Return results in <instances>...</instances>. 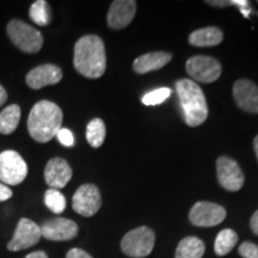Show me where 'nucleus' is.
<instances>
[{
    "instance_id": "f257e3e1",
    "label": "nucleus",
    "mask_w": 258,
    "mask_h": 258,
    "mask_svg": "<svg viewBox=\"0 0 258 258\" xmlns=\"http://www.w3.org/2000/svg\"><path fill=\"white\" fill-rule=\"evenodd\" d=\"M74 69L90 79L102 77L106 69L104 42L97 35H86L74 46Z\"/></svg>"
},
{
    "instance_id": "f03ea898",
    "label": "nucleus",
    "mask_w": 258,
    "mask_h": 258,
    "mask_svg": "<svg viewBox=\"0 0 258 258\" xmlns=\"http://www.w3.org/2000/svg\"><path fill=\"white\" fill-rule=\"evenodd\" d=\"M62 110L50 101H40L32 106L28 117V131L35 141L46 144L56 137L62 124Z\"/></svg>"
},
{
    "instance_id": "7ed1b4c3",
    "label": "nucleus",
    "mask_w": 258,
    "mask_h": 258,
    "mask_svg": "<svg viewBox=\"0 0 258 258\" xmlns=\"http://www.w3.org/2000/svg\"><path fill=\"white\" fill-rule=\"evenodd\" d=\"M176 91L186 124L190 127H198L207 120V101L198 84L191 79H180L176 82Z\"/></svg>"
},
{
    "instance_id": "20e7f679",
    "label": "nucleus",
    "mask_w": 258,
    "mask_h": 258,
    "mask_svg": "<svg viewBox=\"0 0 258 258\" xmlns=\"http://www.w3.org/2000/svg\"><path fill=\"white\" fill-rule=\"evenodd\" d=\"M6 32L12 43L24 53H38L43 46V36L41 32L19 19L10 21Z\"/></svg>"
},
{
    "instance_id": "39448f33",
    "label": "nucleus",
    "mask_w": 258,
    "mask_h": 258,
    "mask_svg": "<svg viewBox=\"0 0 258 258\" xmlns=\"http://www.w3.org/2000/svg\"><path fill=\"white\" fill-rule=\"evenodd\" d=\"M154 241H156L154 232L150 227L141 226L124 235L121 241V249L129 257H146L152 252Z\"/></svg>"
},
{
    "instance_id": "423d86ee",
    "label": "nucleus",
    "mask_w": 258,
    "mask_h": 258,
    "mask_svg": "<svg viewBox=\"0 0 258 258\" xmlns=\"http://www.w3.org/2000/svg\"><path fill=\"white\" fill-rule=\"evenodd\" d=\"M28 176V165L16 151L0 153V180L5 185H18Z\"/></svg>"
},
{
    "instance_id": "0eeeda50",
    "label": "nucleus",
    "mask_w": 258,
    "mask_h": 258,
    "mask_svg": "<svg viewBox=\"0 0 258 258\" xmlns=\"http://www.w3.org/2000/svg\"><path fill=\"white\" fill-rule=\"evenodd\" d=\"M185 69L195 83H213L221 76V64L212 56L196 55L190 57L186 61Z\"/></svg>"
},
{
    "instance_id": "6e6552de",
    "label": "nucleus",
    "mask_w": 258,
    "mask_h": 258,
    "mask_svg": "<svg viewBox=\"0 0 258 258\" xmlns=\"http://www.w3.org/2000/svg\"><path fill=\"white\" fill-rule=\"evenodd\" d=\"M102 206L101 192L93 184H83L74 194L72 207L83 217H93Z\"/></svg>"
},
{
    "instance_id": "1a4fd4ad",
    "label": "nucleus",
    "mask_w": 258,
    "mask_h": 258,
    "mask_svg": "<svg viewBox=\"0 0 258 258\" xmlns=\"http://www.w3.org/2000/svg\"><path fill=\"white\" fill-rule=\"evenodd\" d=\"M42 237L41 227L30 219L22 218L19 220L14 237L8 244L10 251H22L36 245Z\"/></svg>"
},
{
    "instance_id": "9d476101",
    "label": "nucleus",
    "mask_w": 258,
    "mask_h": 258,
    "mask_svg": "<svg viewBox=\"0 0 258 258\" xmlns=\"http://www.w3.org/2000/svg\"><path fill=\"white\" fill-rule=\"evenodd\" d=\"M226 218L224 207L217 203L201 201L195 203L190 209L189 219L191 224L201 227H211L221 224Z\"/></svg>"
},
{
    "instance_id": "9b49d317",
    "label": "nucleus",
    "mask_w": 258,
    "mask_h": 258,
    "mask_svg": "<svg viewBox=\"0 0 258 258\" xmlns=\"http://www.w3.org/2000/svg\"><path fill=\"white\" fill-rule=\"evenodd\" d=\"M218 180L228 191H238L244 185V173L238 163L232 158L222 156L217 160Z\"/></svg>"
},
{
    "instance_id": "f8f14e48",
    "label": "nucleus",
    "mask_w": 258,
    "mask_h": 258,
    "mask_svg": "<svg viewBox=\"0 0 258 258\" xmlns=\"http://www.w3.org/2000/svg\"><path fill=\"white\" fill-rule=\"evenodd\" d=\"M78 232V225L64 218H54L41 226L42 237L53 241L71 240L77 237Z\"/></svg>"
},
{
    "instance_id": "ddd939ff",
    "label": "nucleus",
    "mask_w": 258,
    "mask_h": 258,
    "mask_svg": "<svg viewBox=\"0 0 258 258\" xmlns=\"http://www.w3.org/2000/svg\"><path fill=\"white\" fill-rule=\"evenodd\" d=\"M62 79V71L53 63H44L32 69L27 74V85L32 90H40L47 85H55Z\"/></svg>"
},
{
    "instance_id": "4468645a",
    "label": "nucleus",
    "mask_w": 258,
    "mask_h": 258,
    "mask_svg": "<svg viewBox=\"0 0 258 258\" xmlns=\"http://www.w3.org/2000/svg\"><path fill=\"white\" fill-rule=\"evenodd\" d=\"M137 12V3L134 0H115L111 3L106 16L108 25L115 30L128 27Z\"/></svg>"
},
{
    "instance_id": "2eb2a0df",
    "label": "nucleus",
    "mask_w": 258,
    "mask_h": 258,
    "mask_svg": "<svg viewBox=\"0 0 258 258\" xmlns=\"http://www.w3.org/2000/svg\"><path fill=\"white\" fill-rule=\"evenodd\" d=\"M233 97L241 110L258 114V86L247 79H239L233 85Z\"/></svg>"
},
{
    "instance_id": "dca6fc26",
    "label": "nucleus",
    "mask_w": 258,
    "mask_h": 258,
    "mask_svg": "<svg viewBox=\"0 0 258 258\" xmlns=\"http://www.w3.org/2000/svg\"><path fill=\"white\" fill-rule=\"evenodd\" d=\"M72 178V169L62 158H53L44 169V179L51 189H62Z\"/></svg>"
},
{
    "instance_id": "f3484780",
    "label": "nucleus",
    "mask_w": 258,
    "mask_h": 258,
    "mask_svg": "<svg viewBox=\"0 0 258 258\" xmlns=\"http://www.w3.org/2000/svg\"><path fill=\"white\" fill-rule=\"evenodd\" d=\"M172 59V54L166 51H151L135 59L133 69L139 74H145L152 71L163 69Z\"/></svg>"
},
{
    "instance_id": "a211bd4d",
    "label": "nucleus",
    "mask_w": 258,
    "mask_h": 258,
    "mask_svg": "<svg viewBox=\"0 0 258 258\" xmlns=\"http://www.w3.org/2000/svg\"><path fill=\"white\" fill-rule=\"evenodd\" d=\"M224 40V34L219 28L208 27L199 29L191 32L189 36V43L195 47H214L220 44Z\"/></svg>"
},
{
    "instance_id": "6ab92c4d",
    "label": "nucleus",
    "mask_w": 258,
    "mask_h": 258,
    "mask_svg": "<svg viewBox=\"0 0 258 258\" xmlns=\"http://www.w3.org/2000/svg\"><path fill=\"white\" fill-rule=\"evenodd\" d=\"M205 243L198 237H186L180 240L175 258H201L205 254Z\"/></svg>"
},
{
    "instance_id": "aec40b11",
    "label": "nucleus",
    "mask_w": 258,
    "mask_h": 258,
    "mask_svg": "<svg viewBox=\"0 0 258 258\" xmlns=\"http://www.w3.org/2000/svg\"><path fill=\"white\" fill-rule=\"evenodd\" d=\"M21 121V108L17 104H11L0 112V134H12L17 129Z\"/></svg>"
},
{
    "instance_id": "412c9836",
    "label": "nucleus",
    "mask_w": 258,
    "mask_h": 258,
    "mask_svg": "<svg viewBox=\"0 0 258 258\" xmlns=\"http://www.w3.org/2000/svg\"><path fill=\"white\" fill-rule=\"evenodd\" d=\"M105 124L101 118H93L86 127V140L93 148L101 147L105 140Z\"/></svg>"
},
{
    "instance_id": "4be33fe9",
    "label": "nucleus",
    "mask_w": 258,
    "mask_h": 258,
    "mask_svg": "<svg viewBox=\"0 0 258 258\" xmlns=\"http://www.w3.org/2000/svg\"><path fill=\"white\" fill-rule=\"evenodd\" d=\"M238 241V235L233 230L226 228L222 230L218 234L217 239H215L214 250L218 256H226L228 252H231L232 249L235 246Z\"/></svg>"
},
{
    "instance_id": "5701e85b",
    "label": "nucleus",
    "mask_w": 258,
    "mask_h": 258,
    "mask_svg": "<svg viewBox=\"0 0 258 258\" xmlns=\"http://www.w3.org/2000/svg\"><path fill=\"white\" fill-rule=\"evenodd\" d=\"M29 16H30V19L35 24L46 27L50 23L51 19L50 6L44 0H37V2L32 3V5L30 6Z\"/></svg>"
},
{
    "instance_id": "b1692460",
    "label": "nucleus",
    "mask_w": 258,
    "mask_h": 258,
    "mask_svg": "<svg viewBox=\"0 0 258 258\" xmlns=\"http://www.w3.org/2000/svg\"><path fill=\"white\" fill-rule=\"evenodd\" d=\"M44 203L49 211L55 214H61L66 208V199L56 189H48L44 194Z\"/></svg>"
},
{
    "instance_id": "393cba45",
    "label": "nucleus",
    "mask_w": 258,
    "mask_h": 258,
    "mask_svg": "<svg viewBox=\"0 0 258 258\" xmlns=\"http://www.w3.org/2000/svg\"><path fill=\"white\" fill-rule=\"evenodd\" d=\"M171 95V90L169 88H160L153 91L146 93L143 97V103L145 105H158L165 102Z\"/></svg>"
},
{
    "instance_id": "a878e982",
    "label": "nucleus",
    "mask_w": 258,
    "mask_h": 258,
    "mask_svg": "<svg viewBox=\"0 0 258 258\" xmlns=\"http://www.w3.org/2000/svg\"><path fill=\"white\" fill-rule=\"evenodd\" d=\"M238 252L244 258H258V246L251 241H244L238 249Z\"/></svg>"
},
{
    "instance_id": "bb28decb",
    "label": "nucleus",
    "mask_w": 258,
    "mask_h": 258,
    "mask_svg": "<svg viewBox=\"0 0 258 258\" xmlns=\"http://www.w3.org/2000/svg\"><path fill=\"white\" fill-rule=\"evenodd\" d=\"M57 140L61 145H63L64 147H72L74 145V137L72 132L67 128H61L56 134Z\"/></svg>"
},
{
    "instance_id": "cd10ccee",
    "label": "nucleus",
    "mask_w": 258,
    "mask_h": 258,
    "mask_svg": "<svg viewBox=\"0 0 258 258\" xmlns=\"http://www.w3.org/2000/svg\"><path fill=\"white\" fill-rule=\"evenodd\" d=\"M231 5L232 6H237V8L240 10L241 14L245 16V17H249V15L251 12V8H250L249 2H246V0H232Z\"/></svg>"
},
{
    "instance_id": "c85d7f7f",
    "label": "nucleus",
    "mask_w": 258,
    "mask_h": 258,
    "mask_svg": "<svg viewBox=\"0 0 258 258\" xmlns=\"http://www.w3.org/2000/svg\"><path fill=\"white\" fill-rule=\"evenodd\" d=\"M66 258H92L90 254L82 249H78V247H74V249H71L66 254Z\"/></svg>"
},
{
    "instance_id": "c756f323",
    "label": "nucleus",
    "mask_w": 258,
    "mask_h": 258,
    "mask_svg": "<svg viewBox=\"0 0 258 258\" xmlns=\"http://www.w3.org/2000/svg\"><path fill=\"white\" fill-rule=\"evenodd\" d=\"M12 190L10 189V186L5 185L4 183L0 182V202L8 201L12 198Z\"/></svg>"
},
{
    "instance_id": "7c9ffc66",
    "label": "nucleus",
    "mask_w": 258,
    "mask_h": 258,
    "mask_svg": "<svg viewBox=\"0 0 258 258\" xmlns=\"http://www.w3.org/2000/svg\"><path fill=\"white\" fill-rule=\"evenodd\" d=\"M250 225H251V230L253 231V233L258 235V211L254 213L252 218H251Z\"/></svg>"
},
{
    "instance_id": "2f4dec72",
    "label": "nucleus",
    "mask_w": 258,
    "mask_h": 258,
    "mask_svg": "<svg viewBox=\"0 0 258 258\" xmlns=\"http://www.w3.org/2000/svg\"><path fill=\"white\" fill-rule=\"evenodd\" d=\"M24 258H48V254L44 251H35V252L29 253Z\"/></svg>"
},
{
    "instance_id": "473e14b6",
    "label": "nucleus",
    "mask_w": 258,
    "mask_h": 258,
    "mask_svg": "<svg viewBox=\"0 0 258 258\" xmlns=\"http://www.w3.org/2000/svg\"><path fill=\"white\" fill-rule=\"evenodd\" d=\"M206 3L212 6H217V8H227V6H232L231 2H206Z\"/></svg>"
},
{
    "instance_id": "72a5a7b5",
    "label": "nucleus",
    "mask_w": 258,
    "mask_h": 258,
    "mask_svg": "<svg viewBox=\"0 0 258 258\" xmlns=\"http://www.w3.org/2000/svg\"><path fill=\"white\" fill-rule=\"evenodd\" d=\"M6 101H8V92H6V90L0 85V106L4 105Z\"/></svg>"
},
{
    "instance_id": "f704fd0d",
    "label": "nucleus",
    "mask_w": 258,
    "mask_h": 258,
    "mask_svg": "<svg viewBox=\"0 0 258 258\" xmlns=\"http://www.w3.org/2000/svg\"><path fill=\"white\" fill-rule=\"evenodd\" d=\"M253 147H254V152H256L257 160H258V135L254 138V140H253Z\"/></svg>"
}]
</instances>
